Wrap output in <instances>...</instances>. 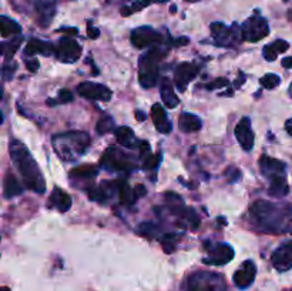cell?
Here are the masks:
<instances>
[{"mask_svg": "<svg viewBox=\"0 0 292 291\" xmlns=\"http://www.w3.org/2000/svg\"><path fill=\"white\" fill-rule=\"evenodd\" d=\"M252 220L266 233H284L292 226V210L260 200L250 207Z\"/></svg>", "mask_w": 292, "mask_h": 291, "instance_id": "6da1fadb", "label": "cell"}, {"mask_svg": "<svg viewBox=\"0 0 292 291\" xmlns=\"http://www.w3.org/2000/svg\"><path fill=\"white\" fill-rule=\"evenodd\" d=\"M10 157L14 167L17 168L19 174L22 176V180L25 187L29 190H33L36 193L42 194L46 192V181L43 177L42 171L31 157L28 147L20 143L19 140L10 141Z\"/></svg>", "mask_w": 292, "mask_h": 291, "instance_id": "7a4b0ae2", "label": "cell"}, {"mask_svg": "<svg viewBox=\"0 0 292 291\" xmlns=\"http://www.w3.org/2000/svg\"><path fill=\"white\" fill-rule=\"evenodd\" d=\"M53 149L64 162H73L87 152L91 139L86 131H69L53 136Z\"/></svg>", "mask_w": 292, "mask_h": 291, "instance_id": "3957f363", "label": "cell"}, {"mask_svg": "<svg viewBox=\"0 0 292 291\" xmlns=\"http://www.w3.org/2000/svg\"><path fill=\"white\" fill-rule=\"evenodd\" d=\"M166 50H161L158 46L148 50L140 57L139 82L144 89H150L157 84L158 80V63L166 57Z\"/></svg>", "mask_w": 292, "mask_h": 291, "instance_id": "277c9868", "label": "cell"}, {"mask_svg": "<svg viewBox=\"0 0 292 291\" xmlns=\"http://www.w3.org/2000/svg\"><path fill=\"white\" fill-rule=\"evenodd\" d=\"M100 163L109 171H131L136 168L131 156H127L116 147H109L101 156Z\"/></svg>", "mask_w": 292, "mask_h": 291, "instance_id": "5b68a950", "label": "cell"}, {"mask_svg": "<svg viewBox=\"0 0 292 291\" xmlns=\"http://www.w3.org/2000/svg\"><path fill=\"white\" fill-rule=\"evenodd\" d=\"M269 34V28L264 17L252 16L241 28V39L245 42H260Z\"/></svg>", "mask_w": 292, "mask_h": 291, "instance_id": "8992f818", "label": "cell"}, {"mask_svg": "<svg viewBox=\"0 0 292 291\" xmlns=\"http://www.w3.org/2000/svg\"><path fill=\"white\" fill-rule=\"evenodd\" d=\"M188 291H224L223 278L211 273H197L188 280Z\"/></svg>", "mask_w": 292, "mask_h": 291, "instance_id": "52a82bcc", "label": "cell"}, {"mask_svg": "<svg viewBox=\"0 0 292 291\" xmlns=\"http://www.w3.org/2000/svg\"><path fill=\"white\" fill-rule=\"evenodd\" d=\"M163 42V37L158 32L148 26L134 29L131 32V43L137 49H146V47H157Z\"/></svg>", "mask_w": 292, "mask_h": 291, "instance_id": "ba28073f", "label": "cell"}, {"mask_svg": "<svg viewBox=\"0 0 292 291\" xmlns=\"http://www.w3.org/2000/svg\"><path fill=\"white\" fill-rule=\"evenodd\" d=\"M205 247L208 251V257H205L203 261L208 265H224L234 259V250L228 244L217 243L211 246L209 243H205Z\"/></svg>", "mask_w": 292, "mask_h": 291, "instance_id": "9c48e42d", "label": "cell"}, {"mask_svg": "<svg viewBox=\"0 0 292 291\" xmlns=\"http://www.w3.org/2000/svg\"><path fill=\"white\" fill-rule=\"evenodd\" d=\"M56 56L63 63H74L82 56V46L71 37H61L57 43Z\"/></svg>", "mask_w": 292, "mask_h": 291, "instance_id": "30bf717a", "label": "cell"}, {"mask_svg": "<svg viewBox=\"0 0 292 291\" xmlns=\"http://www.w3.org/2000/svg\"><path fill=\"white\" fill-rule=\"evenodd\" d=\"M77 93L88 100H98V101H110L112 90L104 84L94 83V82H83L77 86Z\"/></svg>", "mask_w": 292, "mask_h": 291, "instance_id": "8fae6325", "label": "cell"}, {"mask_svg": "<svg viewBox=\"0 0 292 291\" xmlns=\"http://www.w3.org/2000/svg\"><path fill=\"white\" fill-rule=\"evenodd\" d=\"M200 73V66H197L194 63H181L177 66V69L174 71V82L175 86L180 92H184L187 89L188 83L197 77V74Z\"/></svg>", "mask_w": 292, "mask_h": 291, "instance_id": "7c38bea8", "label": "cell"}, {"mask_svg": "<svg viewBox=\"0 0 292 291\" xmlns=\"http://www.w3.org/2000/svg\"><path fill=\"white\" fill-rule=\"evenodd\" d=\"M255 274H257V267H255V264L252 263L251 260H247V261H244L242 265L234 273V277H233L234 284H235L238 289L245 290V289H248L251 284L254 283Z\"/></svg>", "mask_w": 292, "mask_h": 291, "instance_id": "4fadbf2b", "label": "cell"}, {"mask_svg": "<svg viewBox=\"0 0 292 291\" xmlns=\"http://www.w3.org/2000/svg\"><path fill=\"white\" fill-rule=\"evenodd\" d=\"M235 137L239 146L245 150L251 152L254 147V133L251 129V120L248 117H242L235 127Z\"/></svg>", "mask_w": 292, "mask_h": 291, "instance_id": "5bb4252c", "label": "cell"}, {"mask_svg": "<svg viewBox=\"0 0 292 291\" xmlns=\"http://www.w3.org/2000/svg\"><path fill=\"white\" fill-rule=\"evenodd\" d=\"M272 264L278 271H288L292 268V241H288L274 251Z\"/></svg>", "mask_w": 292, "mask_h": 291, "instance_id": "9a60e30c", "label": "cell"}, {"mask_svg": "<svg viewBox=\"0 0 292 291\" xmlns=\"http://www.w3.org/2000/svg\"><path fill=\"white\" fill-rule=\"evenodd\" d=\"M34 1V9L39 14V22L43 28H47L55 14H56L57 0H33Z\"/></svg>", "mask_w": 292, "mask_h": 291, "instance_id": "2e32d148", "label": "cell"}, {"mask_svg": "<svg viewBox=\"0 0 292 291\" xmlns=\"http://www.w3.org/2000/svg\"><path fill=\"white\" fill-rule=\"evenodd\" d=\"M260 167L261 171L265 177H268L269 180L274 177H279V176H285V164L282 162H279L277 159L268 157L266 154L261 156L260 159Z\"/></svg>", "mask_w": 292, "mask_h": 291, "instance_id": "e0dca14e", "label": "cell"}, {"mask_svg": "<svg viewBox=\"0 0 292 291\" xmlns=\"http://www.w3.org/2000/svg\"><path fill=\"white\" fill-rule=\"evenodd\" d=\"M211 34L212 39L220 46H228L230 43L236 40V32L227 28L223 23H212L211 25Z\"/></svg>", "mask_w": 292, "mask_h": 291, "instance_id": "ac0fdd59", "label": "cell"}, {"mask_svg": "<svg viewBox=\"0 0 292 291\" xmlns=\"http://www.w3.org/2000/svg\"><path fill=\"white\" fill-rule=\"evenodd\" d=\"M151 119H153V123L155 126V129L160 133H164V134L171 133L173 126H171L170 120H168L167 113L164 110V107L160 103H155L153 107H151Z\"/></svg>", "mask_w": 292, "mask_h": 291, "instance_id": "d6986e66", "label": "cell"}, {"mask_svg": "<svg viewBox=\"0 0 292 291\" xmlns=\"http://www.w3.org/2000/svg\"><path fill=\"white\" fill-rule=\"evenodd\" d=\"M114 134H116L117 143H118L120 146H123V147H127V149H136V147H139L140 146V141L136 139L134 131H133L130 127H127V126H121V127L116 129Z\"/></svg>", "mask_w": 292, "mask_h": 291, "instance_id": "ffe728a7", "label": "cell"}, {"mask_svg": "<svg viewBox=\"0 0 292 291\" xmlns=\"http://www.w3.org/2000/svg\"><path fill=\"white\" fill-rule=\"evenodd\" d=\"M53 52H56V47L49 42H43L40 39H30L26 44L25 53L29 56L31 55H43V56H52Z\"/></svg>", "mask_w": 292, "mask_h": 291, "instance_id": "44dd1931", "label": "cell"}, {"mask_svg": "<svg viewBox=\"0 0 292 291\" xmlns=\"http://www.w3.org/2000/svg\"><path fill=\"white\" fill-rule=\"evenodd\" d=\"M160 93H161L163 103L167 106L168 109H174V107L178 106L180 100H178V97H177L175 92H174V87H173L171 82H170L168 79H166V77L161 80V84H160Z\"/></svg>", "mask_w": 292, "mask_h": 291, "instance_id": "7402d4cb", "label": "cell"}, {"mask_svg": "<svg viewBox=\"0 0 292 291\" xmlns=\"http://www.w3.org/2000/svg\"><path fill=\"white\" fill-rule=\"evenodd\" d=\"M50 203H53V206L58 211L66 213L71 207V197L67 193H64L61 189H57L56 187L53 194H52V197H50Z\"/></svg>", "mask_w": 292, "mask_h": 291, "instance_id": "603a6c76", "label": "cell"}, {"mask_svg": "<svg viewBox=\"0 0 292 291\" xmlns=\"http://www.w3.org/2000/svg\"><path fill=\"white\" fill-rule=\"evenodd\" d=\"M22 192H23V187H22L20 181L17 180L13 174H7L3 181V195L6 198H12V197L22 194Z\"/></svg>", "mask_w": 292, "mask_h": 291, "instance_id": "cb8c5ba5", "label": "cell"}, {"mask_svg": "<svg viewBox=\"0 0 292 291\" xmlns=\"http://www.w3.org/2000/svg\"><path fill=\"white\" fill-rule=\"evenodd\" d=\"M201 120L200 117H197L195 114L191 113H182L180 116V129L185 133H193V131H198L201 129Z\"/></svg>", "mask_w": 292, "mask_h": 291, "instance_id": "d4e9b609", "label": "cell"}, {"mask_svg": "<svg viewBox=\"0 0 292 291\" xmlns=\"http://www.w3.org/2000/svg\"><path fill=\"white\" fill-rule=\"evenodd\" d=\"M288 183H287V177L285 176H279V177H274L269 180V192L268 193L274 197H284L288 194Z\"/></svg>", "mask_w": 292, "mask_h": 291, "instance_id": "484cf974", "label": "cell"}, {"mask_svg": "<svg viewBox=\"0 0 292 291\" xmlns=\"http://www.w3.org/2000/svg\"><path fill=\"white\" fill-rule=\"evenodd\" d=\"M98 174V168L93 164H82L70 171L71 179H93Z\"/></svg>", "mask_w": 292, "mask_h": 291, "instance_id": "4316f807", "label": "cell"}, {"mask_svg": "<svg viewBox=\"0 0 292 291\" xmlns=\"http://www.w3.org/2000/svg\"><path fill=\"white\" fill-rule=\"evenodd\" d=\"M0 32H1L3 37H9L13 34H19L22 32V28L17 22L9 19L7 16H1L0 17Z\"/></svg>", "mask_w": 292, "mask_h": 291, "instance_id": "83f0119b", "label": "cell"}, {"mask_svg": "<svg viewBox=\"0 0 292 291\" xmlns=\"http://www.w3.org/2000/svg\"><path fill=\"white\" fill-rule=\"evenodd\" d=\"M117 190H118L120 200H121L123 204H133L137 200V197L134 194V190H131L124 180L117 181Z\"/></svg>", "mask_w": 292, "mask_h": 291, "instance_id": "f1b7e54d", "label": "cell"}, {"mask_svg": "<svg viewBox=\"0 0 292 291\" xmlns=\"http://www.w3.org/2000/svg\"><path fill=\"white\" fill-rule=\"evenodd\" d=\"M107 186H109V184H104V186L101 184V186H98V187H91V189L88 190V197H90L91 200H94V201H100V203L109 200V197H110V190H107Z\"/></svg>", "mask_w": 292, "mask_h": 291, "instance_id": "f546056e", "label": "cell"}, {"mask_svg": "<svg viewBox=\"0 0 292 291\" xmlns=\"http://www.w3.org/2000/svg\"><path fill=\"white\" fill-rule=\"evenodd\" d=\"M20 44H22V37L20 36L14 37L10 42L1 43V53L4 56V59H12L14 53L19 50Z\"/></svg>", "mask_w": 292, "mask_h": 291, "instance_id": "4dcf8cb0", "label": "cell"}, {"mask_svg": "<svg viewBox=\"0 0 292 291\" xmlns=\"http://www.w3.org/2000/svg\"><path fill=\"white\" fill-rule=\"evenodd\" d=\"M114 120H113L110 116H104L103 119L98 120L97 126H96V130H97L98 134H107L110 131H116L114 130Z\"/></svg>", "mask_w": 292, "mask_h": 291, "instance_id": "1f68e13d", "label": "cell"}, {"mask_svg": "<svg viewBox=\"0 0 292 291\" xmlns=\"http://www.w3.org/2000/svg\"><path fill=\"white\" fill-rule=\"evenodd\" d=\"M261 86H264L266 90H274L277 89L279 84H281V79H279L278 74H274V73H268L265 74L264 77L260 80Z\"/></svg>", "mask_w": 292, "mask_h": 291, "instance_id": "d6a6232c", "label": "cell"}, {"mask_svg": "<svg viewBox=\"0 0 292 291\" xmlns=\"http://www.w3.org/2000/svg\"><path fill=\"white\" fill-rule=\"evenodd\" d=\"M139 233L146 237H154L158 233V226L154 223H141L139 227Z\"/></svg>", "mask_w": 292, "mask_h": 291, "instance_id": "836d02e7", "label": "cell"}, {"mask_svg": "<svg viewBox=\"0 0 292 291\" xmlns=\"http://www.w3.org/2000/svg\"><path fill=\"white\" fill-rule=\"evenodd\" d=\"M16 70H17V63H16V62H7V63H4V65H3V67H1V76H3V80H4V82L12 80V79H13L14 73H16Z\"/></svg>", "mask_w": 292, "mask_h": 291, "instance_id": "e575fe53", "label": "cell"}, {"mask_svg": "<svg viewBox=\"0 0 292 291\" xmlns=\"http://www.w3.org/2000/svg\"><path fill=\"white\" fill-rule=\"evenodd\" d=\"M160 162H161V154L158 153V154H155V156H147L146 159H144V163H143V168H146V170H154V168H157L158 164H160Z\"/></svg>", "mask_w": 292, "mask_h": 291, "instance_id": "d590c367", "label": "cell"}, {"mask_svg": "<svg viewBox=\"0 0 292 291\" xmlns=\"http://www.w3.org/2000/svg\"><path fill=\"white\" fill-rule=\"evenodd\" d=\"M263 55H264V59L266 62H274L277 59V56H278V52L274 49L272 44H266L264 50H263Z\"/></svg>", "mask_w": 292, "mask_h": 291, "instance_id": "8d00e7d4", "label": "cell"}, {"mask_svg": "<svg viewBox=\"0 0 292 291\" xmlns=\"http://www.w3.org/2000/svg\"><path fill=\"white\" fill-rule=\"evenodd\" d=\"M73 100V93L70 92L69 89H63V90H60V93H58V98H57L56 101L53 103V106L57 104V103H70Z\"/></svg>", "mask_w": 292, "mask_h": 291, "instance_id": "74e56055", "label": "cell"}, {"mask_svg": "<svg viewBox=\"0 0 292 291\" xmlns=\"http://www.w3.org/2000/svg\"><path fill=\"white\" fill-rule=\"evenodd\" d=\"M228 80L227 79H224V77H220V79H217V80H214V82H211L209 84H205V89L207 90H215V89H223L225 86H228Z\"/></svg>", "mask_w": 292, "mask_h": 291, "instance_id": "f35d334b", "label": "cell"}, {"mask_svg": "<svg viewBox=\"0 0 292 291\" xmlns=\"http://www.w3.org/2000/svg\"><path fill=\"white\" fill-rule=\"evenodd\" d=\"M143 6H146V4H144V3H140V1L134 3L131 7H127V6H125V7L121 9V14H123V16H130L131 13H134L136 10H141V7H143Z\"/></svg>", "mask_w": 292, "mask_h": 291, "instance_id": "ab89813d", "label": "cell"}, {"mask_svg": "<svg viewBox=\"0 0 292 291\" xmlns=\"http://www.w3.org/2000/svg\"><path fill=\"white\" fill-rule=\"evenodd\" d=\"M272 46H274V49L278 53H285L290 49V44H288V42H285V40H275V42L272 43Z\"/></svg>", "mask_w": 292, "mask_h": 291, "instance_id": "60d3db41", "label": "cell"}, {"mask_svg": "<svg viewBox=\"0 0 292 291\" xmlns=\"http://www.w3.org/2000/svg\"><path fill=\"white\" fill-rule=\"evenodd\" d=\"M140 156L143 157V159H146L147 156H150L151 154V152H150V144L147 143V141H144V140H141L140 141Z\"/></svg>", "mask_w": 292, "mask_h": 291, "instance_id": "b9f144b4", "label": "cell"}, {"mask_svg": "<svg viewBox=\"0 0 292 291\" xmlns=\"http://www.w3.org/2000/svg\"><path fill=\"white\" fill-rule=\"evenodd\" d=\"M26 67H28L29 71H31V73H34V71H37L39 70V66H40V63H39V60H36V59H31V60H26Z\"/></svg>", "mask_w": 292, "mask_h": 291, "instance_id": "7bdbcfd3", "label": "cell"}, {"mask_svg": "<svg viewBox=\"0 0 292 291\" xmlns=\"http://www.w3.org/2000/svg\"><path fill=\"white\" fill-rule=\"evenodd\" d=\"M87 34H88L90 39H97L98 36H100V32H98L97 28L88 25V28H87Z\"/></svg>", "mask_w": 292, "mask_h": 291, "instance_id": "ee69618b", "label": "cell"}, {"mask_svg": "<svg viewBox=\"0 0 292 291\" xmlns=\"http://www.w3.org/2000/svg\"><path fill=\"white\" fill-rule=\"evenodd\" d=\"M134 194H136V197L140 198V197H144L146 195V187L143 186V184H139L136 189H134Z\"/></svg>", "mask_w": 292, "mask_h": 291, "instance_id": "f6af8a7d", "label": "cell"}, {"mask_svg": "<svg viewBox=\"0 0 292 291\" xmlns=\"http://www.w3.org/2000/svg\"><path fill=\"white\" fill-rule=\"evenodd\" d=\"M281 65H282V66H284L285 69H291V67H292V56H290V57H285V59H282Z\"/></svg>", "mask_w": 292, "mask_h": 291, "instance_id": "bcb514c9", "label": "cell"}, {"mask_svg": "<svg viewBox=\"0 0 292 291\" xmlns=\"http://www.w3.org/2000/svg\"><path fill=\"white\" fill-rule=\"evenodd\" d=\"M136 119L139 120V122H144L146 119H147V114L146 113H143L141 110L136 111Z\"/></svg>", "mask_w": 292, "mask_h": 291, "instance_id": "7dc6e473", "label": "cell"}, {"mask_svg": "<svg viewBox=\"0 0 292 291\" xmlns=\"http://www.w3.org/2000/svg\"><path fill=\"white\" fill-rule=\"evenodd\" d=\"M188 43H190V39H188V37H180V39L175 40V44H177V46H181V44L185 46V44H188Z\"/></svg>", "mask_w": 292, "mask_h": 291, "instance_id": "c3c4849f", "label": "cell"}, {"mask_svg": "<svg viewBox=\"0 0 292 291\" xmlns=\"http://www.w3.org/2000/svg\"><path fill=\"white\" fill-rule=\"evenodd\" d=\"M285 130L288 131V134L292 137V119H290V120H287V122H285Z\"/></svg>", "mask_w": 292, "mask_h": 291, "instance_id": "681fc988", "label": "cell"}, {"mask_svg": "<svg viewBox=\"0 0 292 291\" xmlns=\"http://www.w3.org/2000/svg\"><path fill=\"white\" fill-rule=\"evenodd\" d=\"M244 82H245V76H244V74H241V79H236L235 83H234V87L238 89L239 86H242V84H244Z\"/></svg>", "mask_w": 292, "mask_h": 291, "instance_id": "f907efd6", "label": "cell"}, {"mask_svg": "<svg viewBox=\"0 0 292 291\" xmlns=\"http://www.w3.org/2000/svg\"><path fill=\"white\" fill-rule=\"evenodd\" d=\"M163 1H167V0H143L144 4H151V3H163Z\"/></svg>", "mask_w": 292, "mask_h": 291, "instance_id": "816d5d0a", "label": "cell"}, {"mask_svg": "<svg viewBox=\"0 0 292 291\" xmlns=\"http://www.w3.org/2000/svg\"><path fill=\"white\" fill-rule=\"evenodd\" d=\"M170 12H173V13H175V12H177V7H175V6H171V9H170Z\"/></svg>", "mask_w": 292, "mask_h": 291, "instance_id": "f5cc1de1", "label": "cell"}, {"mask_svg": "<svg viewBox=\"0 0 292 291\" xmlns=\"http://www.w3.org/2000/svg\"><path fill=\"white\" fill-rule=\"evenodd\" d=\"M288 19H290V20L292 22V10H290V12H288Z\"/></svg>", "mask_w": 292, "mask_h": 291, "instance_id": "db71d44e", "label": "cell"}, {"mask_svg": "<svg viewBox=\"0 0 292 291\" xmlns=\"http://www.w3.org/2000/svg\"><path fill=\"white\" fill-rule=\"evenodd\" d=\"M1 291H10V289L9 287H1Z\"/></svg>", "mask_w": 292, "mask_h": 291, "instance_id": "11a10c76", "label": "cell"}, {"mask_svg": "<svg viewBox=\"0 0 292 291\" xmlns=\"http://www.w3.org/2000/svg\"><path fill=\"white\" fill-rule=\"evenodd\" d=\"M290 95H291V97H292V84L290 86Z\"/></svg>", "mask_w": 292, "mask_h": 291, "instance_id": "9f6ffc18", "label": "cell"}, {"mask_svg": "<svg viewBox=\"0 0 292 291\" xmlns=\"http://www.w3.org/2000/svg\"><path fill=\"white\" fill-rule=\"evenodd\" d=\"M187 1H190V3H195V1H198V0H187Z\"/></svg>", "mask_w": 292, "mask_h": 291, "instance_id": "6f0895ef", "label": "cell"}]
</instances>
